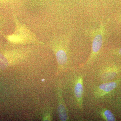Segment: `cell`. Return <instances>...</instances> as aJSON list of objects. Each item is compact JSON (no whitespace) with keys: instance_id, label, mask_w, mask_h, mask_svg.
<instances>
[{"instance_id":"cell-1","label":"cell","mask_w":121,"mask_h":121,"mask_svg":"<svg viewBox=\"0 0 121 121\" xmlns=\"http://www.w3.org/2000/svg\"><path fill=\"white\" fill-rule=\"evenodd\" d=\"M15 30L13 34L4 35L8 41L14 44L40 43L35 34L27 26L14 18Z\"/></svg>"},{"instance_id":"cell-2","label":"cell","mask_w":121,"mask_h":121,"mask_svg":"<svg viewBox=\"0 0 121 121\" xmlns=\"http://www.w3.org/2000/svg\"><path fill=\"white\" fill-rule=\"evenodd\" d=\"M106 24L102 23L97 28L90 30L91 39V50L86 64H89L99 54L103 45L106 34Z\"/></svg>"},{"instance_id":"cell-3","label":"cell","mask_w":121,"mask_h":121,"mask_svg":"<svg viewBox=\"0 0 121 121\" xmlns=\"http://www.w3.org/2000/svg\"><path fill=\"white\" fill-rule=\"evenodd\" d=\"M69 37L65 35L56 36L52 39L51 43L55 51L57 63L59 66H65L68 62V45Z\"/></svg>"},{"instance_id":"cell-4","label":"cell","mask_w":121,"mask_h":121,"mask_svg":"<svg viewBox=\"0 0 121 121\" xmlns=\"http://www.w3.org/2000/svg\"><path fill=\"white\" fill-rule=\"evenodd\" d=\"M84 87L82 76L79 75L76 78L74 86V93L79 108L83 111V98Z\"/></svg>"},{"instance_id":"cell-5","label":"cell","mask_w":121,"mask_h":121,"mask_svg":"<svg viewBox=\"0 0 121 121\" xmlns=\"http://www.w3.org/2000/svg\"><path fill=\"white\" fill-rule=\"evenodd\" d=\"M117 85V81L103 83L95 89L94 91L95 95L98 98L106 95L116 89Z\"/></svg>"},{"instance_id":"cell-6","label":"cell","mask_w":121,"mask_h":121,"mask_svg":"<svg viewBox=\"0 0 121 121\" xmlns=\"http://www.w3.org/2000/svg\"><path fill=\"white\" fill-rule=\"evenodd\" d=\"M119 69L117 67H110L104 69L101 75L102 81L107 82L116 77L119 73Z\"/></svg>"},{"instance_id":"cell-7","label":"cell","mask_w":121,"mask_h":121,"mask_svg":"<svg viewBox=\"0 0 121 121\" xmlns=\"http://www.w3.org/2000/svg\"><path fill=\"white\" fill-rule=\"evenodd\" d=\"M58 112L59 118L60 121H65L69 120L67 109L62 101H60L59 103L58 107Z\"/></svg>"},{"instance_id":"cell-8","label":"cell","mask_w":121,"mask_h":121,"mask_svg":"<svg viewBox=\"0 0 121 121\" xmlns=\"http://www.w3.org/2000/svg\"><path fill=\"white\" fill-rule=\"evenodd\" d=\"M100 115L103 119L106 121H116L114 115L110 110L108 109H102L100 111Z\"/></svg>"},{"instance_id":"cell-9","label":"cell","mask_w":121,"mask_h":121,"mask_svg":"<svg viewBox=\"0 0 121 121\" xmlns=\"http://www.w3.org/2000/svg\"><path fill=\"white\" fill-rule=\"evenodd\" d=\"M9 63L4 53L0 52V70H4L8 66Z\"/></svg>"},{"instance_id":"cell-10","label":"cell","mask_w":121,"mask_h":121,"mask_svg":"<svg viewBox=\"0 0 121 121\" xmlns=\"http://www.w3.org/2000/svg\"><path fill=\"white\" fill-rule=\"evenodd\" d=\"M117 54L121 56V48L117 50Z\"/></svg>"},{"instance_id":"cell-11","label":"cell","mask_w":121,"mask_h":121,"mask_svg":"<svg viewBox=\"0 0 121 121\" xmlns=\"http://www.w3.org/2000/svg\"><path fill=\"white\" fill-rule=\"evenodd\" d=\"M0 0L1 1H7V0Z\"/></svg>"}]
</instances>
